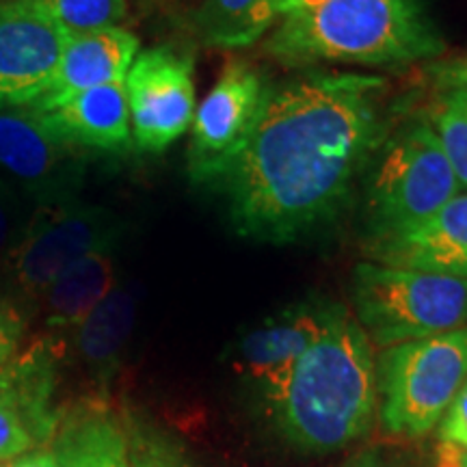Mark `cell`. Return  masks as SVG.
<instances>
[{
	"label": "cell",
	"mask_w": 467,
	"mask_h": 467,
	"mask_svg": "<svg viewBox=\"0 0 467 467\" xmlns=\"http://www.w3.org/2000/svg\"><path fill=\"white\" fill-rule=\"evenodd\" d=\"M381 76L309 69L268 85L247 148L221 189L234 232L295 243L334 221L394 128Z\"/></svg>",
	"instance_id": "cell-1"
},
{
	"label": "cell",
	"mask_w": 467,
	"mask_h": 467,
	"mask_svg": "<svg viewBox=\"0 0 467 467\" xmlns=\"http://www.w3.org/2000/svg\"><path fill=\"white\" fill-rule=\"evenodd\" d=\"M370 337L342 309L265 396L282 435L309 454H329L370 433L377 368Z\"/></svg>",
	"instance_id": "cell-2"
},
{
	"label": "cell",
	"mask_w": 467,
	"mask_h": 467,
	"mask_svg": "<svg viewBox=\"0 0 467 467\" xmlns=\"http://www.w3.org/2000/svg\"><path fill=\"white\" fill-rule=\"evenodd\" d=\"M265 50L288 67H394L441 57L446 39L424 0H327L318 9L285 16Z\"/></svg>",
	"instance_id": "cell-3"
},
{
	"label": "cell",
	"mask_w": 467,
	"mask_h": 467,
	"mask_svg": "<svg viewBox=\"0 0 467 467\" xmlns=\"http://www.w3.org/2000/svg\"><path fill=\"white\" fill-rule=\"evenodd\" d=\"M364 175L368 241L409 232L459 195V180L426 117L389 130Z\"/></svg>",
	"instance_id": "cell-4"
},
{
	"label": "cell",
	"mask_w": 467,
	"mask_h": 467,
	"mask_svg": "<svg viewBox=\"0 0 467 467\" xmlns=\"http://www.w3.org/2000/svg\"><path fill=\"white\" fill-rule=\"evenodd\" d=\"M350 299L370 342L388 348L467 327V277L359 262Z\"/></svg>",
	"instance_id": "cell-5"
},
{
	"label": "cell",
	"mask_w": 467,
	"mask_h": 467,
	"mask_svg": "<svg viewBox=\"0 0 467 467\" xmlns=\"http://www.w3.org/2000/svg\"><path fill=\"white\" fill-rule=\"evenodd\" d=\"M375 368L383 433L396 440L429 435L467 379V327L388 347Z\"/></svg>",
	"instance_id": "cell-6"
},
{
	"label": "cell",
	"mask_w": 467,
	"mask_h": 467,
	"mask_svg": "<svg viewBox=\"0 0 467 467\" xmlns=\"http://www.w3.org/2000/svg\"><path fill=\"white\" fill-rule=\"evenodd\" d=\"M121 230V219L104 206L76 200L39 206L9 251L11 273L28 295H44L74 262L113 249Z\"/></svg>",
	"instance_id": "cell-7"
},
{
	"label": "cell",
	"mask_w": 467,
	"mask_h": 467,
	"mask_svg": "<svg viewBox=\"0 0 467 467\" xmlns=\"http://www.w3.org/2000/svg\"><path fill=\"white\" fill-rule=\"evenodd\" d=\"M266 78L244 61L227 63L192 117L186 171L192 184H221L247 148L265 109Z\"/></svg>",
	"instance_id": "cell-8"
},
{
	"label": "cell",
	"mask_w": 467,
	"mask_h": 467,
	"mask_svg": "<svg viewBox=\"0 0 467 467\" xmlns=\"http://www.w3.org/2000/svg\"><path fill=\"white\" fill-rule=\"evenodd\" d=\"M130 134L143 154H162L192 126L197 102L192 58L171 46L137 55L126 80Z\"/></svg>",
	"instance_id": "cell-9"
},
{
	"label": "cell",
	"mask_w": 467,
	"mask_h": 467,
	"mask_svg": "<svg viewBox=\"0 0 467 467\" xmlns=\"http://www.w3.org/2000/svg\"><path fill=\"white\" fill-rule=\"evenodd\" d=\"M83 151L58 139L31 107L0 109V178L39 206L72 202L83 184Z\"/></svg>",
	"instance_id": "cell-10"
},
{
	"label": "cell",
	"mask_w": 467,
	"mask_h": 467,
	"mask_svg": "<svg viewBox=\"0 0 467 467\" xmlns=\"http://www.w3.org/2000/svg\"><path fill=\"white\" fill-rule=\"evenodd\" d=\"M66 42L67 33L31 0H0V109L42 96Z\"/></svg>",
	"instance_id": "cell-11"
},
{
	"label": "cell",
	"mask_w": 467,
	"mask_h": 467,
	"mask_svg": "<svg viewBox=\"0 0 467 467\" xmlns=\"http://www.w3.org/2000/svg\"><path fill=\"white\" fill-rule=\"evenodd\" d=\"M342 309L337 303L312 296L273 314L241 337L236 368L266 396Z\"/></svg>",
	"instance_id": "cell-12"
},
{
	"label": "cell",
	"mask_w": 467,
	"mask_h": 467,
	"mask_svg": "<svg viewBox=\"0 0 467 467\" xmlns=\"http://www.w3.org/2000/svg\"><path fill=\"white\" fill-rule=\"evenodd\" d=\"M139 46L137 35L121 26L67 35L57 72L42 96L28 107L46 113L93 87L124 83Z\"/></svg>",
	"instance_id": "cell-13"
},
{
	"label": "cell",
	"mask_w": 467,
	"mask_h": 467,
	"mask_svg": "<svg viewBox=\"0 0 467 467\" xmlns=\"http://www.w3.org/2000/svg\"><path fill=\"white\" fill-rule=\"evenodd\" d=\"M370 262L467 277V195H457L413 230L368 241Z\"/></svg>",
	"instance_id": "cell-14"
},
{
	"label": "cell",
	"mask_w": 467,
	"mask_h": 467,
	"mask_svg": "<svg viewBox=\"0 0 467 467\" xmlns=\"http://www.w3.org/2000/svg\"><path fill=\"white\" fill-rule=\"evenodd\" d=\"M39 115L58 139L78 151L119 154L132 143L124 83L93 87Z\"/></svg>",
	"instance_id": "cell-15"
},
{
	"label": "cell",
	"mask_w": 467,
	"mask_h": 467,
	"mask_svg": "<svg viewBox=\"0 0 467 467\" xmlns=\"http://www.w3.org/2000/svg\"><path fill=\"white\" fill-rule=\"evenodd\" d=\"M57 429L52 454L61 467H132L126 424L104 402H80Z\"/></svg>",
	"instance_id": "cell-16"
},
{
	"label": "cell",
	"mask_w": 467,
	"mask_h": 467,
	"mask_svg": "<svg viewBox=\"0 0 467 467\" xmlns=\"http://www.w3.org/2000/svg\"><path fill=\"white\" fill-rule=\"evenodd\" d=\"M137 299L126 285H117L74 329V347L93 377L107 381L119 366L134 329Z\"/></svg>",
	"instance_id": "cell-17"
},
{
	"label": "cell",
	"mask_w": 467,
	"mask_h": 467,
	"mask_svg": "<svg viewBox=\"0 0 467 467\" xmlns=\"http://www.w3.org/2000/svg\"><path fill=\"white\" fill-rule=\"evenodd\" d=\"M115 288L110 251L85 255L58 275L44 292L46 325L55 331H74Z\"/></svg>",
	"instance_id": "cell-18"
},
{
	"label": "cell",
	"mask_w": 467,
	"mask_h": 467,
	"mask_svg": "<svg viewBox=\"0 0 467 467\" xmlns=\"http://www.w3.org/2000/svg\"><path fill=\"white\" fill-rule=\"evenodd\" d=\"M275 17L271 0H202L195 31L210 48L241 50L258 42Z\"/></svg>",
	"instance_id": "cell-19"
},
{
	"label": "cell",
	"mask_w": 467,
	"mask_h": 467,
	"mask_svg": "<svg viewBox=\"0 0 467 467\" xmlns=\"http://www.w3.org/2000/svg\"><path fill=\"white\" fill-rule=\"evenodd\" d=\"M426 119L433 126L459 184L467 189V89L437 93Z\"/></svg>",
	"instance_id": "cell-20"
},
{
	"label": "cell",
	"mask_w": 467,
	"mask_h": 467,
	"mask_svg": "<svg viewBox=\"0 0 467 467\" xmlns=\"http://www.w3.org/2000/svg\"><path fill=\"white\" fill-rule=\"evenodd\" d=\"M67 35L119 26L128 16L126 0H31Z\"/></svg>",
	"instance_id": "cell-21"
},
{
	"label": "cell",
	"mask_w": 467,
	"mask_h": 467,
	"mask_svg": "<svg viewBox=\"0 0 467 467\" xmlns=\"http://www.w3.org/2000/svg\"><path fill=\"white\" fill-rule=\"evenodd\" d=\"M35 443L37 441L33 437L31 424L3 366L0 368V465L22 457Z\"/></svg>",
	"instance_id": "cell-22"
},
{
	"label": "cell",
	"mask_w": 467,
	"mask_h": 467,
	"mask_svg": "<svg viewBox=\"0 0 467 467\" xmlns=\"http://www.w3.org/2000/svg\"><path fill=\"white\" fill-rule=\"evenodd\" d=\"M126 433L132 467H192L178 452V448H173L169 441L161 440L151 431H145L141 424L130 422Z\"/></svg>",
	"instance_id": "cell-23"
},
{
	"label": "cell",
	"mask_w": 467,
	"mask_h": 467,
	"mask_svg": "<svg viewBox=\"0 0 467 467\" xmlns=\"http://www.w3.org/2000/svg\"><path fill=\"white\" fill-rule=\"evenodd\" d=\"M20 203L17 191L7 180L0 178V254L11 251L25 227H20Z\"/></svg>",
	"instance_id": "cell-24"
},
{
	"label": "cell",
	"mask_w": 467,
	"mask_h": 467,
	"mask_svg": "<svg viewBox=\"0 0 467 467\" xmlns=\"http://www.w3.org/2000/svg\"><path fill=\"white\" fill-rule=\"evenodd\" d=\"M440 441L452 443V446L467 451V379L459 394L454 396L452 405L448 407L446 416L441 418Z\"/></svg>",
	"instance_id": "cell-25"
},
{
	"label": "cell",
	"mask_w": 467,
	"mask_h": 467,
	"mask_svg": "<svg viewBox=\"0 0 467 467\" xmlns=\"http://www.w3.org/2000/svg\"><path fill=\"white\" fill-rule=\"evenodd\" d=\"M22 331H25V323L17 309L0 296V368L17 353Z\"/></svg>",
	"instance_id": "cell-26"
},
{
	"label": "cell",
	"mask_w": 467,
	"mask_h": 467,
	"mask_svg": "<svg viewBox=\"0 0 467 467\" xmlns=\"http://www.w3.org/2000/svg\"><path fill=\"white\" fill-rule=\"evenodd\" d=\"M429 76L437 93L451 89H467V55L451 58V61L433 63L429 67Z\"/></svg>",
	"instance_id": "cell-27"
},
{
	"label": "cell",
	"mask_w": 467,
	"mask_h": 467,
	"mask_svg": "<svg viewBox=\"0 0 467 467\" xmlns=\"http://www.w3.org/2000/svg\"><path fill=\"white\" fill-rule=\"evenodd\" d=\"M433 467H467V451L452 446V443L440 441L435 448Z\"/></svg>",
	"instance_id": "cell-28"
},
{
	"label": "cell",
	"mask_w": 467,
	"mask_h": 467,
	"mask_svg": "<svg viewBox=\"0 0 467 467\" xmlns=\"http://www.w3.org/2000/svg\"><path fill=\"white\" fill-rule=\"evenodd\" d=\"M327 0H271L273 9L277 16H292L301 14V11H312L318 9L320 5H325Z\"/></svg>",
	"instance_id": "cell-29"
},
{
	"label": "cell",
	"mask_w": 467,
	"mask_h": 467,
	"mask_svg": "<svg viewBox=\"0 0 467 467\" xmlns=\"http://www.w3.org/2000/svg\"><path fill=\"white\" fill-rule=\"evenodd\" d=\"M5 467H61L52 452H31L26 457H17L9 461Z\"/></svg>",
	"instance_id": "cell-30"
},
{
	"label": "cell",
	"mask_w": 467,
	"mask_h": 467,
	"mask_svg": "<svg viewBox=\"0 0 467 467\" xmlns=\"http://www.w3.org/2000/svg\"><path fill=\"white\" fill-rule=\"evenodd\" d=\"M348 467H385L383 461L379 459L377 452H364L359 454L353 463H348Z\"/></svg>",
	"instance_id": "cell-31"
}]
</instances>
